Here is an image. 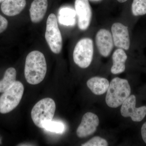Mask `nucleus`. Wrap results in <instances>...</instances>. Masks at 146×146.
<instances>
[{"label": "nucleus", "instance_id": "obj_1", "mask_svg": "<svg viewBox=\"0 0 146 146\" xmlns=\"http://www.w3.org/2000/svg\"><path fill=\"white\" fill-rule=\"evenodd\" d=\"M46 62L44 54L34 50L27 55L26 59L25 76L28 83L36 85L42 82L47 72Z\"/></svg>", "mask_w": 146, "mask_h": 146}, {"label": "nucleus", "instance_id": "obj_2", "mask_svg": "<svg viewBox=\"0 0 146 146\" xmlns=\"http://www.w3.org/2000/svg\"><path fill=\"white\" fill-rule=\"evenodd\" d=\"M131 87L127 80L115 78L110 84L106 98V102L109 107L117 108L123 104L130 96Z\"/></svg>", "mask_w": 146, "mask_h": 146}, {"label": "nucleus", "instance_id": "obj_3", "mask_svg": "<svg viewBox=\"0 0 146 146\" xmlns=\"http://www.w3.org/2000/svg\"><path fill=\"white\" fill-rule=\"evenodd\" d=\"M55 110L53 100L50 98L43 99L36 103L32 110V119L36 126L43 128L45 124L52 121Z\"/></svg>", "mask_w": 146, "mask_h": 146}, {"label": "nucleus", "instance_id": "obj_4", "mask_svg": "<svg viewBox=\"0 0 146 146\" xmlns=\"http://www.w3.org/2000/svg\"><path fill=\"white\" fill-rule=\"evenodd\" d=\"M24 91V86L21 82L16 81L13 86L3 93L0 96V113H9L20 103Z\"/></svg>", "mask_w": 146, "mask_h": 146}, {"label": "nucleus", "instance_id": "obj_5", "mask_svg": "<svg viewBox=\"0 0 146 146\" xmlns=\"http://www.w3.org/2000/svg\"><path fill=\"white\" fill-rule=\"evenodd\" d=\"M94 55V43L92 39L84 38L76 45L73 52L74 62L80 68H86L90 65Z\"/></svg>", "mask_w": 146, "mask_h": 146}, {"label": "nucleus", "instance_id": "obj_6", "mask_svg": "<svg viewBox=\"0 0 146 146\" xmlns=\"http://www.w3.org/2000/svg\"><path fill=\"white\" fill-rule=\"evenodd\" d=\"M45 39L54 53H60L62 49L63 40L57 18L54 13L50 14L47 19Z\"/></svg>", "mask_w": 146, "mask_h": 146}, {"label": "nucleus", "instance_id": "obj_7", "mask_svg": "<svg viewBox=\"0 0 146 146\" xmlns=\"http://www.w3.org/2000/svg\"><path fill=\"white\" fill-rule=\"evenodd\" d=\"M136 98L134 95L129 96L121 105V113L124 117H130L133 121L140 122L146 115V106L136 108Z\"/></svg>", "mask_w": 146, "mask_h": 146}, {"label": "nucleus", "instance_id": "obj_8", "mask_svg": "<svg viewBox=\"0 0 146 146\" xmlns=\"http://www.w3.org/2000/svg\"><path fill=\"white\" fill-rule=\"evenodd\" d=\"M99 123L97 115L92 112H86L83 115L81 122L77 129V135L80 138L92 135L96 131Z\"/></svg>", "mask_w": 146, "mask_h": 146}, {"label": "nucleus", "instance_id": "obj_9", "mask_svg": "<svg viewBox=\"0 0 146 146\" xmlns=\"http://www.w3.org/2000/svg\"><path fill=\"white\" fill-rule=\"evenodd\" d=\"M76 14L78 18L80 29L85 31L89 28L92 18V11L88 0H76Z\"/></svg>", "mask_w": 146, "mask_h": 146}, {"label": "nucleus", "instance_id": "obj_10", "mask_svg": "<svg viewBox=\"0 0 146 146\" xmlns=\"http://www.w3.org/2000/svg\"><path fill=\"white\" fill-rule=\"evenodd\" d=\"M113 43L115 46L127 50L130 46V39L127 27L121 23H115L111 27Z\"/></svg>", "mask_w": 146, "mask_h": 146}, {"label": "nucleus", "instance_id": "obj_11", "mask_svg": "<svg viewBox=\"0 0 146 146\" xmlns=\"http://www.w3.org/2000/svg\"><path fill=\"white\" fill-rule=\"evenodd\" d=\"M96 44L100 53L105 57L111 53L113 48V40L110 32L105 29H101L97 33Z\"/></svg>", "mask_w": 146, "mask_h": 146}, {"label": "nucleus", "instance_id": "obj_12", "mask_svg": "<svg viewBox=\"0 0 146 146\" xmlns=\"http://www.w3.org/2000/svg\"><path fill=\"white\" fill-rule=\"evenodd\" d=\"M48 6V0L33 1L29 10L31 19L33 23H37L42 21L46 12Z\"/></svg>", "mask_w": 146, "mask_h": 146}, {"label": "nucleus", "instance_id": "obj_13", "mask_svg": "<svg viewBox=\"0 0 146 146\" xmlns=\"http://www.w3.org/2000/svg\"><path fill=\"white\" fill-rule=\"evenodd\" d=\"M26 5V0H5L1 5V10L6 16H14L20 14Z\"/></svg>", "mask_w": 146, "mask_h": 146}, {"label": "nucleus", "instance_id": "obj_14", "mask_svg": "<svg viewBox=\"0 0 146 146\" xmlns=\"http://www.w3.org/2000/svg\"><path fill=\"white\" fill-rule=\"evenodd\" d=\"M113 65L111 69L112 74H117L123 72L125 70V63L127 56L122 49L116 50L112 54Z\"/></svg>", "mask_w": 146, "mask_h": 146}, {"label": "nucleus", "instance_id": "obj_15", "mask_svg": "<svg viewBox=\"0 0 146 146\" xmlns=\"http://www.w3.org/2000/svg\"><path fill=\"white\" fill-rule=\"evenodd\" d=\"M109 81L104 78L94 77L87 82V85L91 91L96 95L104 94L109 88Z\"/></svg>", "mask_w": 146, "mask_h": 146}, {"label": "nucleus", "instance_id": "obj_16", "mask_svg": "<svg viewBox=\"0 0 146 146\" xmlns=\"http://www.w3.org/2000/svg\"><path fill=\"white\" fill-rule=\"evenodd\" d=\"M75 11L69 7H63L59 10L58 21L60 24L67 26H73L75 25Z\"/></svg>", "mask_w": 146, "mask_h": 146}, {"label": "nucleus", "instance_id": "obj_17", "mask_svg": "<svg viewBox=\"0 0 146 146\" xmlns=\"http://www.w3.org/2000/svg\"><path fill=\"white\" fill-rule=\"evenodd\" d=\"M16 71L13 68H9L5 73L3 78L0 80V93H4L11 87L16 81Z\"/></svg>", "mask_w": 146, "mask_h": 146}, {"label": "nucleus", "instance_id": "obj_18", "mask_svg": "<svg viewBox=\"0 0 146 146\" xmlns=\"http://www.w3.org/2000/svg\"><path fill=\"white\" fill-rule=\"evenodd\" d=\"M131 10L134 16H143L146 14V0H133Z\"/></svg>", "mask_w": 146, "mask_h": 146}, {"label": "nucleus", "instance_id": "obj_19", "mask_svg": "<svg viewBox=\"0 0 146 146\" xmlns=\"http://www.w3.org/2000/svg\"><path fill=\"white\" fill-rule=\"evenodd\" d=\"M43 129L51 132L61 133L65 131V126L60 122L50 121L44 125Z\"/></svg>", "mask_w": 146, "mask_h": 146}, {"label": "nucleus", "instance_id": "obj_20", "mask_svg": "<svg viewBox=\"0 0 146 146\" xmlns=\"http://www.w3.org/2000/svg\"><path fill=\"white\" fill-rule=\"evenodd\" d=\"M82 146H108L107 141L104 138L96 136L94 137L86 143L82 145Z\"/></svg>", "mask_w": 146, "mask_h": 146}, {"label": "nucleus", "instance_id": "obj_21", "mask_svg": "<svg viewBox=\"0 0 146 146\" xmlns=\"http://www.w3.org/2000/svg\"><path fill=\"white\" fill-rule=\"evenodd\" d=\"M8 22L5 18L0 15V33L3 32L7 28Z\"/></svg>", "mask_w": 146, "mask_h": 146}, {"label": "nucleus", "instance_id": "obj_22", "mask_svg": "<svg viewBox=\"0 0 146 146\" xmlns=\"http://www.w3.org/2000/svg\"><path fill=\"white\" fill-rule=\"evenodd\" d=\"M141 135L142 138L146 144V122L144 123L141 128Z\"/></svg>", "mask_w": 146, "mask_h": 146}, {"label": "nucleus", "instance_id": "obj_23", "mask_svg": "<svg viewBox=\"0 0 146 146\" xmlns=\"http://www.w3.org/2000/svg\"><path fill=\"white\" fill-rule=\"evenodd\" d=\"M120 3H123L127 1V0H117Z\"/></svg>", "mask_w": 146, "mask_h": 146}, {"label": "nucleus", "instance_id": "obj_24", "mask_svg": "<svg viewBox=\"0 0 146 146\" xmlns=\"http://www.w3.org/2000/svg\"><path fill=\"white\" fill-rule=\"evenodd\" d=\"M5 0H0V3H3V2L5 1Z\"/></svg>", "mask_w": 146, "mask_h": 146}]
</instances>
